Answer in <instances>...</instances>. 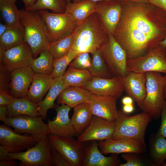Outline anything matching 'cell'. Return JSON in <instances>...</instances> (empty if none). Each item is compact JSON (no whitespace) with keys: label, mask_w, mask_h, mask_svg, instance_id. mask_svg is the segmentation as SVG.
Masks as SVG:
<instances>
[{"label":"cell","mask_w":166,"mask_h":166,"mask_svg":"<svg viewBox=\"0 0 166 166\" xmlns=\"http://www.w3.org/2000/svg\"><path fill=\"white\" fill-rule=\"evenodd\" d=\"M113 35L127 58L144 55L166 37V12L149 2L123 1L121 17Z\"/></svg>","instance_id":"6da1fadb"},{"label":"cell","mask_w":166,"mask_h":166,"mask_svg":"<svg viewBox=\"0 0 166 166\" xmlns=\"http://www.w3.org/2000/svg\"><path fill=\"white\" fill-rule=\"evenodd\" d=\"M73 33L74 38L71 49L77 53H91L95 49H99L109 35L96 12L77 23Z\"/></svg>","instance_id":"7a4b0ae2"},{"label":"cell","mask_w":166,"mask_h":166,"mask_svg":"<svg viewBox=\"0 0 166 166\" xmlns=\"http://www.w3.org/2000/svg\"><path fill=\"white\" fill-rule=\"evenodd\" d=\"M20 22L24 32V42L30 47L33 58L43 50L49 49L50 42L46 24L38 11L20 10Z\"/></svg>","instance_id":"3957f363"},{"label":"cell","mask_w":166,"mask_h":166,"mask_svg":"<svg viewBox=\"0 0 166 166\" xmlns=\"http://www.w3.org/2000/svg\"><path fill=\"white\" fill-rule=\"evenodd\" d=\"M152 117L143 112L132 116L118 110V116L115 120V126L112 138H128L145 142V134Z\"/></svg>","instance_id":"277c9868"},{"label":"cell","mask_w":166,"mask_h":166,"mask_svg":"<svg viewBox=\"0 0 166 166\" xmlns=\"http://www.w3.org/2000/svg\"><path fill=\"white\" fill-rule=\"evenodd\" d=\"M145 74L146 94L140 108L152 118L156 119L160 116L165 102L163 94L164 77L156 72H148Z\"/></svg>","instance_id":"5b68a950"},{"label":"cell","mask_w":166,"mask_h":166,"mask_svg":"<svg viewBox=\"0 0 166 166\" xmlns=\"http://www.w3.org/2000/svg\"><path fill=\"white\" fill-rule=\"evenodd\" d=\"M166 48L158 44L145 54L127 58V70L138 73L156 72L166 74Z\"/></svg>","instance_id":"8992f818"},{"label":"cell","mask_w":166,"mask_h":166,"mask_svg":"<svg viewBox=\"0 0 166 166\" xmlns=\"http://www.w3.org/2000/svg\"><path fill=\"white\" fill-rule=\"evenodd\" d=\"M45 22L49 42L72 34L77 23L70 14L51 13L45 10H38Z\"/></svg>","instance_id":"52a82bcc"},{"label":"cell","mask_w":166,"mask_h":166,"mask_svg":"<svg viewBox=\"0 0 166 166\" xmlns=\"http://www.w3.org/2000/svg\"><path fill=\"white\" fill-rule=\"evenodd\" d=\"M99 49L108 69L113 76L123 77L127 75L128 72L126 53L113 34H109L108 40Z\"/></svg>","instance_id":"ba28073f"},{"label":"cell","mask_w":166,"mask_h":166,"mask_svg":"<svg viewBox=\"0 0 166 166\" xmlns=\"http://www.w3.org/2000/svg\"><path fill=\"white\" fill-rule=\"evenodd\" d=\"M48 136L25 151L9 153V159L20 160V166H52L54 165Z\"/></svg>","instance_id":"9c48e42d"},{"label":"cell","mask_w":166,"mask_h":166,"mask_svg":"<svg viewBox=\"0 0 166 166\" xmlns=\"http://www.w3.org/2000/svg\"><path fill=\"white\" fill-rule=\"evenodd\" d=\"M48 137L52 147L60 153L71 166H81L85 155L84 143L73 137L62 136L49 133Z\"/></svg>","instance_id":"30bf717a"},{"label":"cell","mask_w":166,"mask_h":166,"mask_svg":"<svg viewBox=\"0 0 166 166\" xmlns=\"http://www.w3.org/2000/svg\"><path fill=\"white\" fill-rule=\"evenodd\" d=\"M43 119L41 116L19 115L6 117L1 121L13 128L17 132L30 134L39 141L50 133L47 123H45Z\"/></svg>","instance_id":"8fae6325"},{"label":"cell","mask_w":166,"mask_h":166,"mask_svg":"<svg viewBox=\"0 0 166 166\" xmlns=\"http://www.w3.org/2000/svg\"><path fill=\"white\" fill-rule=\"evenodd\" d=\"M33 59L32 50L25 42L7 50L0 51V66L9 73L30 66Z\"/></svg>","instance_id":"7c38bea8"},{"label":"cell","mask_w":166,"mask_h":166,"mask_svg":"<svg viewBox=\"0 0 166 166\" xmlns=\"http://www.w3.org/2000/svg\"><path fill=\"white\" fill-rule=\"evenodd\" d=\"M38 142L30 134L22 135L5 124L0 125V144L6 147L10 152H22Z\"/></svg>","instance_id":"4fadbf2b"},{"label":"cell","mask_w":166,"mask_h":166,"mask_svg":"<svg viewBox=\"0 0 166 166\" xmlns=\"http://www.w3.org/2000/svg\"><path fill=\"white\" fill-rule=\"evenodd\" d=\"M115 126V121H110L96 116H92L88 127L78 136L81 142L92 140L102 141L112 138Z\"/></svg>","instance_id":"5bb4252c"},{"label":"cell","mask_w":166,"mask_h":166,"mask_svg":"<svg viewBox=\"0 0 166 166\" xmlns=\"http://www.w3.org/2000/svg\"><path fill=\"white\" fill-rule=\"evenodd\" d=\"M122 9L123 1L109 0L96 2L95 12L109 34H113L120 19Z\"/></svg>","instance_id":"9a60e30c"},{"label":"cell","mask_w":166,"mask_h":166,"mask_svg":"<svg viewBox=\"0 0 166 166\" xmlns=\"http://www.w3.org/2000/svg\"><path fill=\"white\" fill-rule=\"evenodd\" d=\"M98 146L101 152L105 155L126 153L140 154L144 152L146 148L145 142L128 138H111L101 141Z\"/></svg>","instance_id":"2e32d148"},{"label":"cell","mask_w":166,"mask_h":166,"mask_svg":"<svg viewBox=\"0 0 166 166\" xmlns=\"http://www.w3.org/2000/svg\"><path fill=\"white\" fill-rule=\"evenodd\" d=\"M120 78L124 91L135 101L140 107L146 94L145 73L128 71L125 76Z\"/></svg>","instance_id":"e0dca14e"},{"label":"cell","mask_w":166,"mask_h":166,"mask_svg":"<svg viewBox=\"0 0 166 166\" xmlns=\"http://www.w3.org/2000/svg\"><path fill=\"white\" fill-rule=\"evenodd\" d=\"M83 88L93 94L120 97L124 91L120 77L114 76L111 78L93 77Z\"/></svg>","instance_id":"ac0fdd59"},{"label":"cell","mask_w":166,"mask_h":166,"mask_svg":"<svg viewBox=\"0 0 166 166\" xmlns=\"http://www.w3.org/2000/svg\"><path fill=\"white\" fill-rule=\"evenodd\" d=\"M34 73L30 66L14 69L10 72V93L14 98L26 97Z\"/></svg>","instance_id":"d6986e66"},{"label":"cell","mask_w":166,"mask_h":166,"mask_svg":"<svg viewBox=\"0 0 166 166\" xmlns=\"http://www.w3.org/2000/svg\"><path fill=\"white\" fill-rule=\"evenodd\" d=\"M117 99L113 96L92 93L89 103L92 115L110 121H115L118 115Z\"/></svg>","instance_id":"ffe728a7"},{"label":"cell","mask_w":166,"mask_h":166,"mask_svg":"<svg viewBox=\"0 0 166 166\" xmlns=\"http://www.w3.org/2000/svg\"><path fill=\"white\" fill-rule=\"evenodd\" d=\"M71 108L64 104L55 106L57 112L56 117L53 120L47 121L50 133L66 137H73L76 134L69 117Z\"/></svg>","instance_id":"44dd1931"},{"label":"cell","mask_w":166,"mask_h":166,"mask_svg":"<svg viewBox=\"0 0 166 166\" xmlns=\"http://www.w3.org/2000/svg\"><path fill=\"white\" fill-rule=\"evenodd\" d=\"M90 141V144L85 145V155L81 166H116L119 164L120 160L117 154L105 156L100 152L97 141Z\"/></svg>","instance_id":"7402d4cb"},{"label":"cell","mask_w":166,"mask_h":166,"mask_svg":"<svg viewBox=\"0 0 166 166\" xmlns=\"http://www.w3.org/2000/svg\"><path fill=\"white\" fill-rule=\"evenodd\" d=\"M92 93L81 87L68 86L63 89L57 99L58 104H65L74 108L81 104L89 102Z\"/></svg>","instance_id":"603a6c76"},{"label":"cell","mask_w":166,"mask_h":166,"mask_svg":"<svg viewBox=\"0 0 166 166\" xmlns=\"http://www.w3.org/2000/svg\"><path fill=\"white\" fill-rule=\"evenodd\" d=\"M54 80L52 74L34 73L26 97L38 104L43 99Z\"/></svg>","instance_id":"cb8c5ba5"},{"label":"cell","mask_w":166,"mask_h":166,"mask_svg":"<svg viewBox=\"0 0 166 166\" xmlns=\"http://www.w3.org/2000/svg\"><path fill=\"white\" fill-rule=\"evenodd\" d=\"M38 106V103L32 101L26 97L14 98L12 102L7 105V117L12 118L19 115L39 117L37 110Z\"/></svg>","instance_id":"d4e9b609"},{"label":"cell","mask_w":166,"mask_h":166,"mask_svg":"<svg viewBox=\"0 0 166 166\" xmlns=\"http://www.w3.org/2000/svg\"><path fill=\"white\" fill-rule=\"evenodd\" d=\"M68 87L61 77L55 78L45 98L39 103L38 111L43 119L46 118L49 109L54 106V102L61 92Z\"/></svg>","instance_id":"484cf974"},{"label":"cell","mask_w":166,"mask_h":166,"mask_svg":"<svg viewBox=\"0 0 166 166\" xmlns=\"http://www.w3.org/2000/svg\"><path fill=\"white\" fill-rule=\"evenodd\" d=\"M71 122L76 134H80L88 127L93 116L90 104H81L73 108Z\"/></svg>","instance_id":"4316f807"},{"label":"cell","mask_w":166,"mask_h":166,"mask_svg":"<svg viewBox=\"0 0 166 166\" xmlns=\"http://www.w3.org/2000/svg\"><path fill=\"white\" fill-rule=\"evenodd\" d=\"M96 2L88 0L67 3L65 12L70 14L77 23L83 22L95 12Z\"/></svg>","instance_id":"83f0119b"},{"label":"cell","mask_w":166,"mask_h":166,"mask_svg":"<svg viewBox=\"0 0 166 166\" xmlns=\"http://www.w3.org/2000/svg\"><path fill=\"white\" fill-rule=\"evenodd\" d=\"M69 66L61 77L68 86L83 88L92 79L93 76L88 70L80 69Z\"/></svg>","instance_id":"f1b7e54d"},{"label":"cell","mask_w":166,"mask_h":166,"mask_svg":"<svg viewBox=\"0 0 166 166\" xmlns=\"http://www.w3.org/2000/svg\"><path fill=\"white\" fill-rule=\"evenodd\" d=\"M24 42V29L20 23L11 26L0 37V50H7Z\"/></svg>","instance_id":"f546056e"},{"label":"cell","mask_w":166,"mask_h":166,"mask_svg":"<svg viewBox=\"0 0 166 166\" xmlns=\"http://www.w3.org/2000/svg\"><path fill=\"white\" fill-rule=\"evenodd\" d=\"M16 0H0V10L5 23L10 26L20 24V12L16 5Z\"/></svg>","instance_id":"4dcf8cb0"},{"label":"cell","mask_w":166,"mask_h":166,"mask_svg":"<svg viewBox=\"0 0 166 166\" xmlns=\"http://www.w3.org/2000/svg\"><path fill=\"white\" fill-rule=\"evenodd\" d=\"M39 57L33 58L30 66L34 73L52 74L54 69L53 58L49 49L42 50Z\"/></svg>","instance_id":"1f68e13d"},{"label":"cell","mask_w":166,"mask_h":166,"mask_svg":"<svg viewBox=\"0 0 166 166\" xmlns=\"http://www.w3.org/2000/svg\"><path fill=\"white\" fill-rule=\"evenodd\" d=\"M91 54V65L88 70L92 76L105 78L113 77V76L108 69L100 49H95Z\"/></svg>","instance_id":"d6a6232c"},{"label":"cell","mask_w":166,"mask_h":166,"mask_svg":"<svg viewBox=\"0 0 166 166\" xmlns=\"http://www.w3.org/2000/svg\"><path fill=\"white\" fill-rule=\"evenodd\" d=\"M74 38L73 32L57 41L50 42L49 50L54 59L59 58L69 52L71 49Z\"/></svg>","instance_id":"836d02e7"},{"label":"cell","mask_w":166,"mask_h":166,"mask_svg":"<svg viewBox=\"0 0 166 166\" xmlns=\"http://www.w3.org/2000/svg\"><path fill=\"white\" fill-rule=\"evenodd\" d=\"M151 156L153 162L157 165L163 166L166 159V140L157 134L152 144Z\"/></svg>","instance_id":"e575fe53"},{"label":"cell","mask_w":166,"mask_h":166,"mask_svg":"<svg viewBox=\"0 0 166 166\" xmlns=\"http://www.w3.org/2000/svg\"><path fill=\"white\" fill-rule=\"evenodd\" d=\"M66 5L64 0H38L32 7L25 9L30 11L48 9L54 13L62 14L65 12Z\"/></svg>","instance_id":"d590c367"},{"label":"cell","mask_w":166,"mask_h":166,"mask_svg":"<svg viewBox=\"0 0 166 166\" xmlns=\"http://www.w3.org/2000/svg\"><path fill=\"white\" fill-rule=\"evenodd\" d=\"M78 53L71 49L65 56L58 59H54V69L52 74L53 77H61L65 73L67 66L76 57Z\"/></svg>","instance_id":"8d00e7d4"},{"label":"cell","mask_w":166,"mask_h":166,"mask_svg":"<svg viewBox=\"0 0 166 166\" xmlns=\"http://www.w3.org/2000/svg\"><path fill=\"white\" fill-rule=\"evenodd\" d=\"M89 53L87 52L78 53L69 66L78 69L88 70L92 64V58Z\"/></svg>","instance_id":"74e56055"},{"label":"cell","mask_w":166,"mask_h":166,"mask_svg":"<svg viewBox=\"0 0 166 166\" xmlns=\"http://www.w3.org/2000/svg\"><path fill=\"white\" fill-rule=\"evenodd\" d=\"M135 153H123L122 158L126 161L125 163L119 164L120 166H142L144 164L141 161L136 155Z\"/></svg>","instance_id":"f35d334b"},{"label":"cell","mask_w":166,"mask_h":166,"mask_svg":"<svg viewBox=\"0 0 166 166\" xmlns=\"http://www.w3.org/2000/svg\"><path fill=\"white\" fill-rule=\"evenodd\" d=\"M50 153L54 165L56 166H71L64 157L57 150L52 147Z\"/></svg>","instance_id":"ab89813d"},{"label":"cell","mask_w":166,"mask_h":166,"mask_svg":"<svg viewBox=\"0 0 166 166\" xmlns=\"http://www.w3.org/2000/svg\"><path fill=\"white\" fill-rule=\"evenodd\" d=\"M160 116L161 123L157 134L166 138V101H165L161 110Z\"/></svg>","instance_id":"60d3db41"},{"label":"cell","mask_w":166,"mask_h":166,"mask_svg":"<svg viewBox=\"0 0 166 166\" xmlns=\"http://www.w3.org/2000/svg\"><path fill=\"white\" fill-rule=\"evenodd\" d=\"M14 99L10 93L6 91L0 90V105H7L12 102Z\"/></svg>","instance_id":"b9f144b4"},{"label":"cell","mask_w":166,"mask_h":166,"mask_svg":"<svg viewBox=\"0 0 166 166\" xmlns=\"http://www.w3.org/2000/svg\"><path fill=\"white\" fill-rule=\"evenodd\" d=\"M8 149L5 146L0 145V160L2 161L9 159Z\"/></svg>","instance_id":"7bdbcfd3"},{"label":"cell","mask_w":166,"mask_h":166,"mask_svg":"<svg viewBox=\"0 0 166 166\" xmlns=\"http://www.w3.org/2000/svg\"><path fill=\"white\" fill-rule=\"evenodd\" d=\"M148 2L159 7L166 12V0H148Z\"/></svg>","instance_id":"ee69618b"},{"label":"cell","mask_w":166,"mask_h":166,"mask_svg":"<svg viewBox=\"0 0 166 166\" xmlns=\"http://www.w3.org/2000/svg\"><path fill=\"white\" fill-rule=\"evenodd\" d=\"M18 164L17 162L13 159H8L0 161V166H16Z\"/></svg>","instance_id":"f6af8a7d"},{"label":"cell","mask_w":166,"mask_h":166,"mask_svg":"<svg viewBox=\"0 0 166 166\" xmlns=\"http://www.w3.org/2000/svg\"><path fill=\"white\" fill-rule=\"evenodd\" d=\"M7 105H0V121L7 117Z\"/></svg>","instance_id":"bcb514c9"},{"label":"cell","mask_w":166,"mask_h":166,"mask_svg":"<svg viewBox=\"0 0 166 166\" xmlns=\"http://www.w3.org/2000/svg\"><path fill=\"white\" fill-rule=\"evenodd\" d=\"M134 110L133 104L124 105L122 107V111L125 114H129L132 113Z\"/></svg>","instance_id":"7dc6e473"},{"label":"cell","mask_w":166,"mask_h":166,"mask_svg":"<svg viewBox=\"0 0 166 166\" xmlns=\"http://www.w3.org/2000/svg\"><path fill=\"white\" fill-rule=\"evenodd\" d=\"M121 102L123 105L133 104V100L129 96H126L122 98Z\"/></svg>","instance_id":"c3c4849f"},{"label":"cell","mask_w":166,"mask_h":166,"mask_svg":"<svg viewBox=\"0 0 166 166\" xmlns=\"http://www.w3.org/2000/svg\"><path fill=\"white\" fill-rule=\"evenodd\" d=\"M11 26L6 24L0 23V37L4 34Z\"/></svg>","instance_id":"681fc988"},{"label":"cell","mask_w":166,"mask_h":166,"mask_svg":"<svg viewBox=\"0 0 166 166\" xmlns=\"http://www.w3.org/2000/svg\"><path fill=\"white\" fill-rule=\"evenodd\" d=\"M38 0H22L24 4L25 9H27L33 6Z\"/></svg>","instance_id":"f907efd6"},{"label":"cell","mask_w":166,"mask_h":166,"mask_svg":"<svg viewBox=\"0 0 166 166\" xmlns=\"http://www.w3.org/2000/svg\"><path fill=\"white\" fill-rule=\"evenodd\" d=\"M164 77V84L163 89V94L164 100L166 101V75Z\"/></svg>","instance_id":"816d5d0a"},{"label":"cell","mask_w":166,"mask_h":166,"mask_svg":"<svg viewBox=\"0 0 166 166\" xmlns=\"http://www.w3.org/2000/svg\"><path fill=\"white\" fill-rule=\"evenodd\" d=\"M71 0V1H72L73 2H77L81 1H83V0H88V1H92L95 2H99V1H102L109 0ZM117 0L120 1H126V0Z\"/></svg>","instance_id":"f5cc1de1"},{"label":"cell","mask_w":166,"mask_h":166,"mask_svg":"<svg viewBox=\"0 0 166 166\" xmlns=\"http://www.w3.org/2000/svg\"><path fill=\"white\" fill-rule=\"evenodd\" d=\"M158 44L166 48V37L163 40L160 42Z\"/></svg>","instance_id":"db71d44e"},{"label":"cell","mask_w":166,"mask_h":166,"mask_svg":"<svg viewBox=\"0 0 166 166\" xmlns=\"http://www.w3.org/2000/svg\"><path fill=\"white\" fill-rule=\"evenodd\" d=\"M130 1L136 2H141V3H148V0H126Z\"/></svg>","instance_id":"11a10c76"},{"label":"cell","mask_w":166,"mask_h":166,"mask_svg":"<svg viewBox=\"0 0 166 166\" xmlns=\"http://www.w3.org/2000/svg\"><path fill=\"white\" fill-rule=\"evenodd\" d=\"M64 0L65 2L66 3H68V2H71V0Z\"/></svg>","instance_id":"9f6ffc18"},{"label":"cell","mask_w":166,"mask_h":166,"mask_svg":"<svg viewBox=\"0 0 166 166\" xmlns=\"http://www.w3.org/2000/svg\"><path fill=\"white\" fill-rule=\"evenodd\" d=\"M163 166H166V162H164V164L163 165Z\"/></svg>","instance_id":"6f0895ef"},{"label":"cell","mask_w":166,"mask_h":166,"mask_svg":"<svg viewBox=\"0 0 166 166\" xmlns=\"http://www.w3.org/2000/svg\"></svg>","instance_id":"680465c9"}]
</instances>
